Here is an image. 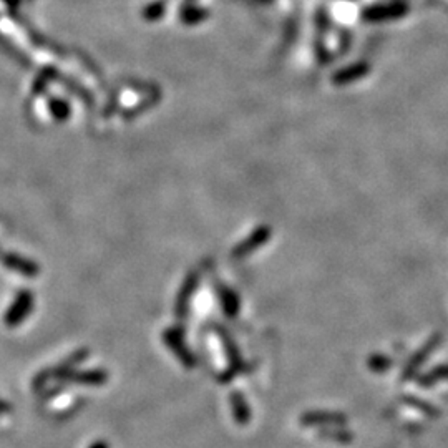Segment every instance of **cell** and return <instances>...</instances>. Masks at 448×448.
<instances>
[{
	"mask_svg": "<svg viewBox=\"0 0 448 448\" xmlns=\"http://www.w3.org/2000/svg\"><path fill=\"white\" fill-rule=\"evenodd\" d=\"M0 48H2V50L6 52V54H9L10 58H14L15 62L20 63V65H22L23 68H30L32 67L30 58H28L27 55H23V52L19 50V48L15 47L12 42H9V39L3 37L2 34H0Z\"/></svg>",
	"mask_w": 448,
	"mask_h": 448,
	"instance_id": "3957f363",
	"label": "cell"
},
{
	"mask_svg": "<svg viewBox=\"0 0 448 448\" xmlns=\"http://www.w3.org/2000/svg\"><path fill=\"white\" fill-rule=\"evenodd\" d=\"M6 264L9 266L10 269H15V271L27 274V276H32V274L37 273L35 264H32V262L22 259V257H19V256H9L6 259Z\"/></svg>",
	"mask_w": 448,
	"mask_h": 448,
	"instance_id": "5b68a950",
	"label": "cell"
},
{
	"mask_svg": "<svg viewBox=\"0 0 448 448\" xmlns=\"http://www.w3.org/2000/svg\"><path fill=\"white\" fill-rule=\"evenodd\" d=\"M2 3L7 7L9 14H12V12H19V7L20 3H22V0H2Z\"/></svg>",
	"mask_w": 448,
	"mask_h": 448,
	"instance_id": "8992f818",
	"label": "cell"
},
{
	"mask_svg": "<svg viewBox=\"0 0 448 448\" xmlns=\"http://www.w3.org/2000/svg\"><path fill=\"white\" fill-rule=\"evenodd\" d=\"M48 111L56 122H65L70 116V105L62 98H50L48 100Z\"/></svg>",
	"mask_w": 448,
	"mask_h": 448,
	"instance_id": "277c9868",
	"label": "cell"
},
{
	"mask_svg": "<svg viewBox=\"0 0 448 448\" xmlns=\"http://www.w3.org/2000/svg\"><path fill=\"white\" fill-rule=\"evenodd\" d=\"M32 304H34V297L28 290H23L20 292L15 302L12 304L9 312L6 314V324L9 326H17L28 316V312L32 310Z\"/></svg>",
	"mask_w": 448,
	"mask_h": 448,
	"instance_id": "6da1fadb",
	"label": "cell"
},
{
	"mask_svg": "<svg viewBox=\"0 0 448 448\" xmlns=\"http://www.w3.org/2000/svg\"><path fill=\"white\" fill-rule=\"evenodd\" d=\"M60 74L56 72V68L54 67H45L42 72L37 75V78H35L34 85H32V95L39 96L42 95L43 92L47 90V87L50 85L52 80H58Z\"/></svg>",
	"mask_w": 448,
	"mask_h": 448,
	"instance_id": "7a4b0ae2",
	"label": "cell"
},
{
	"mask_svg": "<svg viewBox=\"0 0 448 448\" xmlns=\"http://www.w3.org/2000/svg\"><path fill=\"white\" fill-rule=\"evenodd\" d=\"M25 2H28V3H32V2H34V0H25Z\"/></svg>",
	"mask_w": 448,
	"mask_h": 448,
	"instance_id": "52a82bcc",
	"label": "cell"
}]
</instances>
